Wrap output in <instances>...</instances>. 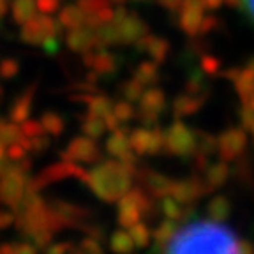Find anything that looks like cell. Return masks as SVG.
I'll use <instances>...</instances> for the list:
<instances>
[{
	"label": "cell",
	"instance_id": "cell-10",
	"mask_svg": "<svg viewBox=\"0 0 254 254\" xmlns=\"http://www.w3.org/2000/svg\"><path fill=\"white\" fill-rule=\"evenodd\" d=\"M129 233H131V238L134 240V246L136 247H147L152 240V233L148 230V226L145 224L143 221L136 222L129 228Z\"/></svg>",
	"mask_w": 254,
	"mask_h": 254
},
{
	"label": "cell",
	"instance_id": "cell-6",
	"mask_svg": "<svg viewBox=\"0 0 254 254\" xmlns=\"http://www.w3.org/2000/svg\"><path fill=\"white\" fill-rule=\"evenodd\" d=\"M206 189H208L206 184H199L196 180H182V182H175L171 186L170 196H173L175 199H179L182 205H189L194 199H198Z\"/></svg>",
	"mask_w": 254,
	"mask_h": 254
},
{
	"label": "cell",
	"instance_id": "cell-9",
	"mask_svg": "<svg viewBox=\"0 0 254 254\" xmlns=\"http://www.w3.org/2000/svg\"><path fill=\"white\" fill-rule=\"evenodd\" d=\"M171 186H173V182H171L170 179H166L164 175L155 173L148 177V187H150L152 194H155L157 198H166V196H170Z\"/></svg>",
	"mask_w": 254,
	"mask_h": 254
},
{
	"label": "cell",
	"instance_id": "cell-14",
	"mask_svg": "<svg viewBox=\"0 0 254 254\" xmlns=\"http://www.w3.org/2000/svg\"><path fill=\"white\" fill-rule=\"evenodd\" d=\"M226 179H228V168L224 164H215L206 173V187L208 189L221 187L222 184L226 182Z\"/></svg>",
	"mask_w": 254,
	"mask_h": 254
},
{
	"label": "cell",
	"instance_id": "cell-17",
	"mask_svg": "<svg viewBox=\"0 0 254 254\" xmlns=\"http://www.w3.org/2000/svg\"><path fill=\"white\" fill-rule=\"evenodd\" d=\"M11 254H37V247L34 244L21 242L11 247Z\"/></svg>",
	"mask_w": 254,
	"mask_h": 254
},
{
	"label": "cell",
	"instance_id": "cell-3",
	"mask_svg": "<svg viewBox=\"0 0 254 254\" xmlns=\"http://www.w3.org/2000/svg\"><path fill=\"white\" fill-rule=\"evenodd\" d=\"M235 90L240 101L242 124L254 138V59L238 71L235 78Z\"/></svg>",
	"mask_w": 254,
	"mask_h": 254
},
{
	"label": "cell",
	"instance_id": "cell-15",
	"mask_svg": "<svg viewBox=\"0 0 254 254\" xmlns=\"http://www.w3.org/2000/svg\"><path fill=\"white\" fill-rule=\"evenodd\" d=\"M163 212L168 219L179 221L184 215V205L179 199H175L173 196H166V198L163 199Z\"/></svg>",
	"mask_w": 254,
	"mask_h": 254
},
{
	"label": "cell",
	"instance_id": "cell-5",
	"mask_svg": "<svg viewBox=\"0 0 254 254\" xmlns=\"http://www.w3.org/2000/svg\"><path fill=\"white\" fill-rule=\"evenodd\" d=\"M30 189L28 177L20 170V168H12L5 171L2 180H0V201L7 206L18 208L20 203L23 201L25 194Z\"/></svg>",
	"mask_w": 254,
	"mask_h": 254
},
{
	"label": "cell",
	"instance_id": "cell-18",
	"mask_svg": "<svg viewBox=\"0 0 254 254\" xmlns=\"http://www.w3.org/2000/svg\"><path fill=\"white\" fill-rule=\"evenodd\" d=\"M72 247L65 242H57V244H50L46 249V254H71Z\"/></svg>",
	"mask_w": 254,
	"mask_h": 254
},
{
	"label": "cell",
	"instance_id": "cell-4",
	"mask_svg": "<svg viewBox=\"0 0 254 254\" xmlns=\"http://www.w3.org/2000/svg\"><path fill=\"white\" fill-rule=\"evenodd\" d=\"M119 214H117V219H119V224L122 228H129L136 222L141 221V217L145 215V212L148 210V198H145L139 189H129L122 198L119 199Z\"/></svg>",
	"mask_w": 254,
	"mask_h": 254
},
{
	"label": "cell",
	"instance_id": "cell-20",
	"mask_svg": "<svg viewBox=\"0 0 254 254\" xmlns=\"http://www.w3.org/2000/svg\"><path fill=\"white\" fill-rule=\"evenodd\" d=\"M7 155H9V157H11V159H14V161H20V159L25 155V150H21L20 145H16V143H14V147L9 148Z\"/></svg>",
	"mask_w": 254,
	"mask_h": 254
},
{
	"label": "cell",
	"instance_id": "cell-12",
	"mask_svg": "<svg viewBox=\"0 0 254 254\" xmlns=\"http://www.w3.org/2000/svg\"><path fill=\"white\" fill-rule=\"evenodd\" d=\"M69 152H71L72 159H76V161H92L95 155V148L92 143H88L87 139L85 141H76L71 145V148H69Z\"/></svg>",
	"mask_w": 254,
	"mask_h": 254
},
{
	"label": "cell",
	"instance_id": "cell-13",
	"mask_svg": "<svg viewBox=\"0 0 254 254\" xmlns=\"http://www.w3.org/2000/svg\"><path fill=\"white\" fill-rule=\"evenodd\" d=\"M244 145H246V132L235 131L230 136V143L222 145V154H224V157H235L244 148Z\"/></svg>",
	"mask_w": 254,
	"mask_h": 254
},
{
	"label": "cell",
	"instance_id": "cell-2",
	"mask_svg": "<svg viewBox=\"0 0 254 254\" xmlns=\"http://www.w3.org/2000/svg\"><path fill=\"white\" fill-rule=\"evenodd\" d=\"M85 182L104 201H119L132 187L131 168L126 163L108 161L85 175Z\"/></svg>",
	"mask_w": 254,
	"mask_h": 254
},
{
	"label": "cell",
	"instance_id": "cell-16",
	"mask_svg": "<svg viewBox=\"0 0 254 254\" xmlns=\"http://www.w3.org/2000/svg\"><path fill=\"white\" fill-rule=\"evenodd\" d=\"M79 249L83 251L85 254H101L103 253L99 240H97V238H92V237L83 238V242L79 244Z\"/></svg>",
	"mask_w": 254,
	"mask_h": 254
},
{
	"label": "cell",
	"instance_id": "cell-23",
	"mask_svg": "<svg viewBox=\"0 0 254 254\" xmlns=\"http://www.w3.org/2000/svg\"><path fill=\"white\" fill-rule=\"evenodd\" d=\"M127 254H132V253H127Z\"/></svg>",
	"mask_w": 254,
	"mask_h": 254
},
{
	"label": "cell",
	"instance_id": "cell-7",
	"mask_svg": "<svg viewBox=\"0 0 254 254\" xmlns=\"http://www.w3.org/2000/svg\"><path fill=\"white\" fill-rule=\"evenodd\" d=\"M110 247L115 254H127L134 251V240L131 238V233L126 230H119L111 235Z\"/></svg>",
	"mask_w": 254,
	"mask_h": 254
},
{
	"label": "cell",
	"instance_id": "cell-1",
	"mask_svg": "<svg viewBox=\"0 0 254 254\" xmlns=\"http://www.w3.org/2000/svg\"><path fill=\"white\" fill-rule=\"evenodd\" d=\"M163 249L164 254H240V240L221 221L196 219L177 228Z\"/></svg>",
	"mask_w": 254,
	"mask_h": 254
},
{
	"label": "cell",
	"instance_id": "cell-8",
	"mask_svg": "<svg viewBox=\"0 0 254 254\" xmlns=\"http://www.w3.org/2000/svg\"><path fill=\"white\" fill-rule=\"evenodd\" d=\"M206 210H208V214H210V217L214 219V221L222 222L230 215L231 203H230V199L224 198V196H214V198L208 201V205H206Z\"/></svg>",
	"mask_w": 254,
	"mask_h": 254
},
{
	"label": "cell",
	"instance_id": "cell-21",
	"mask_svg": "<svg viewBox=\"0 0 254 254\" xmlns=\"http://www.w3.org/2000/svg\"><path fill=\"white\" fill-rule=\"evenodd\" d=\"M240 254H254V246L249 242H242V240H240Z\"/></svg>",
	"mask_w": 254,
	"mask_h": 254
},
{
	"label": "cell",
	"instance_id": "cell-22",
	"mask_svg": "<svg viewBox=\"0 0 254 254\" xmlns=\"http://www.w3.org/2000/svg\"><path fill=\"white\" fill-rule=\"evenodd\" d=\"M74 254H85V253H83V251H81V249H79V251H76Z\"/></svg>",
	"mask_w": 254,
	"mask_h": 254
},
{
	"label": "cell",
	"instance_id": "cell-11",
	"mask_svg": "<svg viewBox=\"0 0 254 254\" xmlns=\"http://www.w3.org/2000/svg\"><path fill=\"white\" fill-rule=\"evenodd\" d=\"M177 221H173V219H164L161 224H159L157 228H155V231H154V240L159 244V246H164V244L170 240V237L171 235L177 231Z\"/></svg>",
	"mask_w": 254,
	"mask_h": 254
},
{
	"label": "cell",
	"instance_id": "cell-19",
	"mask_svg": "<svg viewBox=\"0 0 254 254\" xmlns=\"http://www.w3.org/2000/svg\"><path fill=\"white\" fill-rule=\"evenodd\" d=\"M240 2V9L242 12L251 20V23L254 25V0H238Z\"/></svg>",
	"mask_w": 254,
	"mask_h": 254
}]
</instances>
